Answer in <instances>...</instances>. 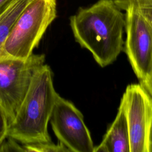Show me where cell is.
<instances>
[{
  "label": "cell",
  "mask_w": 152,
  "mask_h": 152,
  "mask_svg": "<svg viewBox=\"0 0 152 152\" xmlns=\"http://www.w3.org/2000/svg\"><path fill=\"white\" fill-rule=\"evenodd\" d=\"M69 21L75 40L100 66L113 63L123 50L125 14L113 0H99L80 8Z\"/></svg>",
  "instance_id": "obj_1"
},
{
  "label": "cell",
  "mask_w": 152,
  "mask_h": 152,
  "mask_svg": "<svg viewBox=\"0 0 152 152\" xmlns=\"http://www.w3.org/2000/svg\"><path fill=\"white\" fill-rule=\"evenodd\" d=\"M58 94L52 71L44 64L33 75L25 97L8 125V136L21 144L52 141L48 125Z\"/></svg>",
  "instance_id": "obj_2"
},
{
  "label": "cell",
  "mask_w": 152,
  "mask_h": 152,
  "mask_svg": "<svg viewBox=\"0 0 152 152\" xmlns=\"http://www.w3.org/2000/svg\"><path fill=\"white\" fill-rule=\"evenodd\" d=\"M56 17V0H30L5 40L0 56L28 58Z\"/></svg>",
  "instance_id": "obj_3"
},
{
  "label": "cell",
  "mask_w": 152,
  "mask_h": 152,
  "mask_svg": "<svg viewBox=\"0 0 152 152\" xmlns=\"http://www.w3.org/2000/svg\"><path fill=\"white\" fill-rule=\"evenodd\" d=\"M43 54L27 59L0 56V105L10 124L29 88L36 72L45 64Z\"/></svg>",
  "instance_id": "obj_4"
},
{
  "label": "cell",
  "mask_w": 152,
  "mask_h": 152,
  "mask_svg": "<svg viewBox=\"0 0 152 152\" xmlns=\"http://www.w3.org/2000/svg\"><path fill=\"white\" fill-rule=\"evenodd\" d=\"M125 11L124 48L134 73L141 80L152 70V28L138 5L130 4Z\"/></svg>",
  "instance_id": "obj_5"
},
{
  "label": "cell",
  "mask_w": 152,
  "mask_h": 152,
  "mask_svg": "<svg viewBox=\"0 0 152 152\" xmlns=\"http://www.w3.org/2000/svg\"><path fill=\"white\" fill-rule=\"evenodd\" d=\"M59 142L69 151L94 152V146L83 114L70 101L58 94L50 119Z\"/></svg>",
  "instance_id": "obj_6"
},
{
  "label": "cell",
  "mask_w": 152,
  "mask_h": 152,
  "mask_svg": "<svg viewBox=\"0 0 152 152\" xmlns=\"http://www.w3.org/2000/svg\"><path fill=\"white\" fill-rule=\"evenodd\" d=\"M121 103L125 112L131 152H148V132L152 116V99L141 84L128 85Z\"/></svg>",
  "instance_id": "obj_7"
},
{
  "label": "cell",
  "mask_w": 152,
  "mask_h": 152,
  "mask_svg": "<svg viewBox=\"0 0 152 152\" xmlns=\"http://www.w3.org/2000/svg\"><path fill=\"white\" fill-rule=\"evenodd\" d=\"M131 152L128 126L124 107L121 103L117 115L94 152Z\"/></svg>",
  "instance_id": "obj_8"
},
{
  "label": "cell",
  "mask_w": 152,
  "mask_h": 152,
  "mask_svg": "<svg viewBox=\"0 0 152 152\" xmlns=\"http://www.w3.org/2000/svg\"><path fill=\"white\" fill-rule=\"evenodd\" d=\"M30 0H16L0 15V52L18 18Z\"/></svg>",
  "instance_id": "obj_9"
},
{
  "label": "cell",
  "mask_w": 152,
  "mask_h": 152,
  "mask_svg": "<svg viewBox=\"0 0 152 152\" xmlns=\"http://www.w3.org/2000/svg\"><path fill=\"white\" fill-rule=\"evenodd\" d=\"M24 151L34 152H64L69 151L61 142L55 144L52 141L22 144Z\"/></svg>",
  "instance_id": "obj_10"
},
{
  "label": "cell",
  "mask_w": 152,
  "mask_h": 152,
  "mask_svg": "<svg viewBox=\"0 0 152 152\" xmlns=\"http://www.w3.org/2000/svg\"><path fill=\"white\" fill-rule=\"evenodd\" d=\"M24 151L21 144L7 136L4 141L0 145V151Z\"/></svg>",
  "instance_id": "obj_11"
},
{
  "label": "cell",
  "mask_w": 152,
  "mask_h": 152,
  "mask_svg": "<svg viewBox=\"0 0 152 152\" xmlns=\"http://www.w3.org/2000/svg\"><path fill=\"white\" fill-rule=\"evenodd\" d=\"M113 1L121 10L124 11L132 4H137L141 8L152 7V0H113Z\"/></svg>",
  "instance_id": "obj_12"
},
{
  "label": "cell",
  "mask_w": 152,
  "mask_h": 152,
  "mask_svg": "<svg viewBox=\"0 0 152 152\" xmlns=\"http://www.w3.org/2000/svg\"><path fill=\"white\" fill-rule=\"evenodd\" d=\"M8 125L6 115L0 105V145L8 136Z\"/></svg>",
  "instance_id": "obj_13"
},
{
  "label": "cell",
  "mask_w": 152,
  "mask_h": 152,
  "mask_svg": "<svg viewBox=\"0 0 152 152\" xmlns=\"http://www.w3.org/2000/svg\"><path fill=\"white\" fill-rule=\"evenodd\" d=\"M140 84L152 99V70L144 79L140 80Z\"/></svg>",
  "instance_id": "obj_14"
},
{
  "label": "cell",
  "mask_w": 152,
  "mask_h": 152,
  "mask_svg": "<svg viewBox=\"0 0 152 152\" xmlns=\"http://www.w3.org/2000/svg\"><path fill=\"white\" fill-rule=\"evenodd\" d=\"M140 8L146 20L152 28V7H140Z\"/></svg>",
  "instance_id": "obj_15"
},
{
  "label": "cell",
  "mask_w": 152,
  "mask_h": 152,
  "mask_svg": "<svg viewBox=\"0 0 152 152\" xmlns=\"http://www.w3.org/2000/svg\"><path fill=\"white\" fill-rule=\"evenodd\" d=\"M148 152H152V116L148 132Z\"/></svg>",
  "instance_id": "obj_16"
},
{
  "label": "cell",
  "mask_w": 152,
  "mask_h": 152,
  "mask_svg": "<svg viewBox=\"0 0 152 152\" xmlns=\"http://www.w3.org/2000/svg\"><path fill=\"white\" fill-rule=\"evenodd\" d=\"M16 0H0V15Z\"/></svg>",
  "instance_id": "obj_17"
}]
</instances>
